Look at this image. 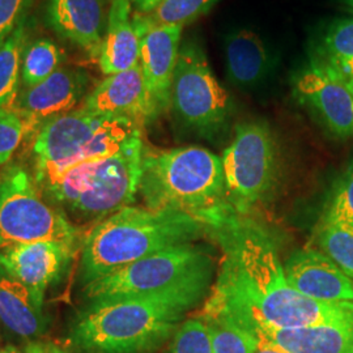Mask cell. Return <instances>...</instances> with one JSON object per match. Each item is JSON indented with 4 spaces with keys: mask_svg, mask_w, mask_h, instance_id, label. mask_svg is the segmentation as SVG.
Masks as SVG:
<instances>
[{
    "mask_svg": "<svg viewBox=\"0 0 353 353\" xmlns=\"http://www.w3.org/2000/svg\"><path fill=\"white\" fill-rule=\"evenodd\" d=\"M182 30V26H160L139 33L140 67L157 115L170 106Z\"/></svg>",
    "mask_w": 353,
    "mask_h": 353,
    "instance_id": "2e32d148",
    "label": "cell"
},
{
    "mask_svg": "<svg viewBox=\"0 0 353 353\" xmlns=\"http://www.w3.org/2000/svg\"><path fill=\"white\" fill-rule=\"evenodd\" d=\"M220 242V272L204 309L239 326L312 327L353 323V301H319L294 290L284 274L272 234L232 214L211 228Z\"/></svg>",
    "mask_w": 353,
    "mask_h": 353,
    "instance_id": "6da1fadb",
    "label": "cell"
},
{
    "mask_svg": "<svg viewBox=\"0 0 353 353\" xmlns=\"http://www.w3.org/2000/svg\"><path fill=\"white\" fill-rule=\"evenodd\" d=\"M83 109L100 115L127 118L140 127L159 117L152 103L140 63L108 76L85 97Z\"/></svg>",
    "mask_w": 353,
    "mask_h": 353,
    "instance_id": "5bb4252c",
    "label": "cell"
},
{
    "mask_svg": "<svg viewBox=\"0 0 353 353\" xmlns=\"http://www.w3.org/2000/svg\"><path fill=\"white\" fill-rule=\"evenodd\" d=\"M217 0H161L151 12L134 14L138 32L152 26H182L208 12Z\"/></svg>",
    "mask_w": 353,
    "mask_h": 353,
    "instance_id": "603a6c76",
    "label": "cell"
},
{
    "mask_svg": "<svg viewBox=\"0 0 353 353\" xmlns=\"http://www.w3.org/2000/svg\"><path fill=\"white\" fill-rule=\"evenodd\" d=\"M0 353H20L17 350H14L12 347H7L4 350H0Z\"/></svg>",
    "mask_w": 353,
    "mask_h": 353,
    "instance_id": "836d02e7",
    "label": "cell"
},
{
    "mask_svg": "<svg viewBox=\"0 0 353 353\" xmlns=\"http://www.w3.org/2000/svg\"><path fill=\"white\" fill-rule=\"evenodd\" d=\"M46 16L59 37L99 57L105 26L101 0H48Z\"/></svg>",
    "mask_w": 353,
    "mask_h": 353,
    "instance_id": "d6986e66",
    "label": "cell"
},
{
    "mask_svg": "<svg viewBox=\"0 0 353 353\" xmlns=\"http://www.w3.org/2000/svg\"><path fill=\"white\" fill-rule=\"evenodd\" d=\"M249 335L252 338V353H287L256 339L255 336H252V334H249Z\"/></svg>",
    "mask_w": 353,
    "mask_h": 353,
    "instance_id": "1f68e13d",
    "label": "cell"
},
{
    "mask_svg": "<svg viewBox=\"0 0 353 353\" xmlns=\"http://www.w3.org/2000/svg\"><path fill=\"white\" fill-rule=\"evenodd\" d=\"M210 232L191 214L128 205L99 221L81 246L79 281L83 287L168 248L192 242Z\"/></svg>",
    "mask_w": 353,
    "mask_h": 353,
    "instance_id": "3957f363",
    "label": "cell"
},
{
    "mask_svg": "<svg viewBox=\"0 0 353 353\" xmlns=\"http://www.w3.org/2000/svg\"><path fill=\"white\" fill-rule=\"evenodd\" d=\"M297 101L314 114L338 139L353 137V87L316 55H310L292 75Z\"/></svg>",
    "mask_w": 353,
    "mask_h": 353,
    "instance_id": "8fae6325",
    "label": "cell"
},
{
    "mask_svg": "<svg viewBox=\"0 0 353 353\" xmlns=\"http://www.w3.org/2000/svg\"><path fill=\"white\" fill-rule=\"evenodd\" d=\"M319 223L353 227V159L336 179Z\"/></svg>",
    "mask_w": 353,
    "mask_h": 353,
    "instance_id": "83f0119b",
    "label": "cell"
},
{
    "mask_svg": "<svg viewBox=\"0 0 353 353\" xmlns=\"http://www.w3.org/2000/svg\"><path fill=\"white\" fill-rule=\"evenodd\" d=\"M62 62L59 48L50 39H38L23 54L21 79L26 88L37 85L58 71Z\"/></svg>",
    "mask_w": 353,
    "mask_h": 353,
    "instance_id": "484cf974",
    "label": "cell"
},
{
    "mask_svg": "<svg viewBox=\"0 0 353 353\" xmlns=\"http://www.w3.org/2000/svg\"><path fill=\"white\" fill-rule=\"evenodd\" d=\"M211 283L202 280L159 293L88 303L70 328L71 347L79 353H154L211 293Z\"/></svg>",
    "mask_w": 353,
    "mask_h": 353,
    "instance_id": "7a4b0ae2",
    "label": "cell"
},
{
    "mask_svg": "<svg viewBox=\"0 0 353 353\" xmlns=\"http://www.w3.org/2000/svg\"><path fill=\"white\" fill-rule=\"evenodd\" d=\"M88 84L85 72L63 67L37 85L26 88L16 97L11 108L26 119L32 130H38L51 118L72 112L84 97Z\"/></svg>",
    "mask_w": 353,
    "mask_h": 353,
    "instance_id": "4fadbf2b",
    "label": "cell"
},
{
    "mask_svg": "<svg viewBox=\"0 0 353 353\" xmlns=\"http://www.w3.org/2000/svg\"><path fill=\"white\" fill-rule=\"evenodd\" d=\"M131 4L137 6L138 12L148 13L161 1V0H130Z\"/></svg>",
    "mask_w": 353,
    "mask_h": 353,
    "instance_id": "d6a6232c",
    "label": "cell"
},
{
    "mask_svg": "<svg viewBox=\"0 0 353 353\" xmlns=\"http://www.w3.org/2000/svg\"><path fill=\"white\" fill-rule=\"evenodd\" d=\"M141 128L131 119L90 113L83 108L51 118L38 128L33 143L38 186L50 185L77 165L122 151L141 138Z\"/></svg>",
    "mask_w": 353,
    "mask_h": 353,
    "instance_id": "5b68a950",
    "label": "cell"
},
{
    "mask_svg": "<svg viewBox=\"0 0 353 353\" xmlns=\"http://www.w3.org/2000/svg\"><path fill=\"white\" fill-rule=\"evenodd\" d=\"M75 248L58 241H36L0 250V272L20 281L45 299V294L74 258Z\"/></svg>",
    "mask_w": 353,
    "mask_h": 353,
    "instance_id": "7c38bea8",
    "label": "cell"
},
{
    "mask_svg": "<svg viewBox=\"0 0 353 353\" xmlns=\"http://www.w3.org/2000/svg\"><path fill=\"white\" fill-rule=\"evenodd\" d=\"M169 353H214L212 339L202 316L190 318L181 323Z\"/></svg>",
    "mask_w": 353,
    "mask_h": 353,
    "instance_id": "f1b7e54d",
    "label": "cell"
},
{
    "mask_svg": "<svg viewBox=\"0 0 353 353\" xmlns=\"http://www.w3.org/2000/svg\"><path fill=\"white\" fill-rule=\"evenodd\" d=\"M352 12H353V10H352Z\"/></svg>",
    "mask_w": 353,
    "mask_h": 353,
    "instance_id": "d590c367",
    "label": "cell"
},
{
    "mask_svg": "<svg viewBox=\"0 0 353 353\" xmlns=\"http://www.w3.org/2000/svg\"><path fill=\"white\" fill-rule=\"evenodd\" d=\"M223 50L228 80L236 88H259L278 70V52L252 28L230 29L223 38Z\"/></svg>",
    "mask_w": 353,
    "mask_h": 353,
    "instance_id": "9a60e30c",
    "label": "cell"
},
{
    "mask_svg": "<svg viewBox=\"0 0 353 353\" xmlns=\"http://www.w3.org/2000/svg\"><path fill=\"white\" fill-rule=\"evenodd\" d=\"M169 108L182 126L203 139L217 138L229 123L230 96L216 79L201 43L194 39L181 43Z\"/></svg>",
    "mask_w": 353,
    "mask_h": 353,
    "instance_id": "30bf717a",
    "label": "cell"
},
{
    "mask_svg": "<svg viewBox=\"0 0 353 353\" xmlns=\"http://www.w3.org/2000/svg\"><path fill=\"white\" fill-rule=\"evenodd\" d=\"M143 151L141 137L109 157L77 165L39 189L70 221H101L135 202Z\"/></svg>",
    "mask_w": 353,
    "mask_h": 353,
    "instance_id": "8992f818",
    "label": "cell"
},
{
    "mask_svg": "<svg viewBox=\"0 0 353 353\" xmlns=\"http://www.w3.org/2000/svg\"><path fill=\"white\" fill-rule=\"evenodd\" d=\"M318 250L353 279V227L345 224L319 223L316 229Z\"/></svg>",
    "mask_w": 353,
    "mask_h": 353,
    "instance_id": "d4e9b609",
    "label": "cell"
},
{
    "mask_svg": "<svg viewBox=\"0 0 353 353\" xmlns=\"http://www.w3.org/2000/svg\"><path fill=\"white\" fill-rule=\"evenodd\" d=\"M39 190L23 166L0 172V250L45 240L79 248L77 228Z\"/></svg>",
    "mask_w": 353,
    "mask_h": 353,
    "instance_id": "ba28073f",
    "label": "cell"
},
{
    "mask_svg": "<svg viewBox=\"0 0 353 353\" xmlns=\"http://www.w3.org/2000/svg\"><path fill=\"white\" fill-rule=\"evenodd\" d=\"M32 0H0V46L26 17Z\"/></svg>",
    "mask_w": 353,
    "mask_h": 353,
    "instance_id": "4dcf8cb0",
    "label": "cell"
},
{
    "mask_svg": "<svg viewBox=\"0 0 353 353\" xmlns=\"http://www.w3.org/2000/svg\"><path fill=\"white\" fill-rule=\"evenodd\" d=\"M45 299L0 272V323L23 339L42 336L49 327Z\"/></svg>",
    "mask_w": 353,
    "mask_h": 353,
    "instance_id": "44dd1931",
    "label": "cell"
},
{
    "mask_svg": "<svg viewBox=\"0 0 353 353\" xmlns=\"http://www.w3.org/2000/svg\"><path fill=\"white\" fill-rule=\"evenodd\" d=\"M240 327L287 353H353V323L300 328Z\"/></svg>",
    "mask_w": 353,
    "mask_h": 353,
    "instance_id": "ac0fdd59",
    "label": "cell"
},
{
    "mask_svg": "<svg viewBox=\"0 0 353 353\" xmlns=\"http://www.w3.org/2000/svg\"><path fill=\"white\" fill-rule=\"evenodd\" d=\"M32 127L12 108L0 109V168L7 164Z\"/></svg>",
    "mask_w": 353,
    "mask_h": 353,
    "instance_id": "f546056e",
    "label": "cell"
},
{
    "mask_svg": "<svg viewBox=\"0 0 353 353\" xmlns=\"http://www.w3.org/2000/svg\"><path fill=\"white\" fill-rule=\"evenodd\" d=\"M283 265L288 283L303 296L331 303L353 301V279L321 250L299 249Z\"/></svg>",
    "mask_w": 353,
    "mask_h": 353,
    "instance_id": "e0dca14e",
    "label": "cell"
},
{
    "mask_svg": "<svg viewBox=\"0 0 353 353\" xmlns=\"http://www.w3.org/2000/svg\"><path fill=\"white\" fill-rule=\"evenodd\" d=\"M314 55L353 87V17L331 23L318 39Z\"/></svg>",
    "mask_w": 353,
    "mask_h": 353,
    "instance_id": "7402d4cb",
    "label": "cell"
},
{
    "mask_svg": "<svg viewBox=\"0 0 353 353\" xmlns=\"http://www.w3.org/2000/svg\"><path fill=\"white\" fill-rule=\"evenodd\" d=\"M214 261L202 246L186 242L151 254L138 262L97 279L83 288L88 303L110 301L212 280Z\"/></svg>",
    "mask_w": 353,
    "mask_h": 353,
    "instance_id": "52a82bcc",
    "label": "cell"
},
{
    "mask_svg": "<svg viewBox=\"0 0 353 353\" xmlns=\"http://www.w3.org/2000/svg\"><path fill=\"white\" fill-rule=\"evenodd\" d=\"M139 194L145 207L191 214L210 229L233 214L221 157L202 147L153 150L144 145Z\"/></svg>",
    "mask_w": 353,
    "mask_h": 353,
    "instance_id": "277c9868",
    "label": "cell"
},
{
    "mask_svg": "<svg viewBox=\"0 0 353 353\" xmlns=\"http://www.w3.org/2000/svg\"><path fill=\"white\" fill-rule=\"evenodd\" d=\"M347 1V4L350 6V7H352L353 8V0H345Z\"/></svg>",
    "mask_w": 353,
    "mask_h": 353,
    "instance_id": "e575fe53",
    "label": "cell"
},
{
    "mask_svg": "<svg viewBox=\"0 0 353 353\" xmlns=\"http://www.w3.org/2000/svg\"><path fill=\"white\" fill-rule=\"evenodd\" d=\"M221 161L228 204L233 214L246 217L271 196L278 183L280 157L270 126L262 121L237 125Z\"/></svg>",
    "mask_w": 353,
    "mask_h": 353,
    "instance_id": "9c48e42d",
    "label": "cell"
},
{
    "mask_svg": "<svg viewBox=\"0 0 353 353\" xmlns=\"http://www.w3.org/2000/svg\"><path fill=\"white\" fill-rule=\"evenodd\" d=\"M130 0H112L106 34L99 54L102 74L115 75L126 71L140 59V34L134 23Z\"/></svg>",
    "mask_w": 353,
    "mask_h": 353,
    "instance_id": "ffe728a7",
    "label": "cell"
},
{
    "mask_svg": "<svg viewBox=\"0 0 353 353\" xmlns=\"http://www.w3.org/2000/svg\"><path fill=\"white\" fill-rule=\"evenodd\" d=\"M202 318L210 331L214 353H252L249 332L230 318L205 309H203Z\"/></svg>",
    "mask_w": 353,
    "mask_h": 353,
    "instance_id": "4316f807",
    "label": "cell"
},
{
    "mask_svg": "<svg viewBox=\"0 0 353 353\" xmlns=\"http://www.w3.org/2000/svg\"><path fill=\"white\" fill-rule=\"evenodd\" d=\"M26 39V17L0 46V109L11 108L17 97Z\"/></svg>",
    "mask_w": 353,
    "mask_h": 353,
    "instance_id": "cb8c5ba5",
    "label": "cell"
}]
</instances>
